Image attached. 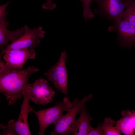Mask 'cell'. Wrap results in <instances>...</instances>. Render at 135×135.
<instances>
[{
  "mask_svg": "<svg viewBox=\"0 0 135 135\" xmlns=\"http://www.w3.org/2000/svg\"><path fill=\"white\" fill-rule=\"evenodd\" d=\"M0 92L8 101L9 105H13L23 96L30 75L39 69L33 66L23 70L10 66L0 56Z\"/></svg>",
  "mask_w": 135,
  "mask_h": 135,
  "instance_id": "cell-1",
  "label": "cell"
},
{
  "mask_svg": "<svg viewBox=\"0 0 135 135\" xmlns=\"http://www.w3.org/2000/svg\"><path fill=\"white\" fill-rule=\"evenodd\" d=\"M72 106L69 98L65 96L62 101L56 102L53 106L38 111L34 110L32 112L36 115L39 122L40 131L38 134L44 135L46 129L58 120L64 111L68 112Z\"/></svg>",
  "mask_w": 135,
  "mask_h": 135,
  "instance_id": "cell-2",
  "label": "cell"
},
{
  "mask_svg": "<svg viewBox=\"0 0 135 135\" xmlns=\"http://www.w3.org/2000/svg\"><path fill=\"white\" fill-rule=\"evenodd\" d=\"M132 0H94L97 8L94 12L115 23L122 20L124 11Z\"/></svg>",
  "mask_w": 135,
  "mask_h": 135,
  "instance_id": "cell-3",
  "label": "cell"
},
{
  "mask_svg": "<svg viewBox=\"0 0 135 135\" xmlns=\"http://www.w3.org/2000/svg\"><path fill=\"white\" fill-rule=\"evenodd\" d=\"M67 56L66 51H62L57 62L44 74L48 80L53 83L57 90L66 94L68 92V74L66 66Z\"/></svg>",
  "mask_w": 135,
  "mask_h": 135,
  "instance_id": "cell-4",
  "label": "cell"
},
{
  "mask_svg": "<svg viewBox=\"0 0 135 135\" xmlns=\"http://www.w3.org/2000/svg\"><path fill=\"white\" fill-rule=\"evenodd\" d=\"M92 97V95L90 94L84 96L80 100L76 98L72 102L73 106L70 110L53 124L54 128L51 132V134L67 135L70 134L71 126L76 120L78 113L82 106Z\"/></svg>",
  "mask_w": 135,
  "mask_h": 135,
  "instance_id": "cell-5",
  "label": "cell"
},
{
  "mask_svg": "<svg viewBox=\"0 0 135 135\" xmlns=\"http://www.w3.org/2000/svg\"><path fill=\"white\" fill-rule=\"evenodd\" d=\"M25 90L30 100L38 105L44 106L53 100L56 93L48 81L41 77L33 83L28 84Z\"/></svg>",
  "mask_w": 135,
  "mask_h": 135,
  "instance_id": "cell-6",
  "label": "cell"
},
{
  "mask_svg": "<svg viewBox=\"0 0 135 135\" xmlns=\"http://www.w3.org/2000/svg\"><path fill=\"white\" fill-rule=\"evenodd\" d=\"M24 33L17 40L6 45L4 49L1 52L0 56L4 55L7 51L12 49L28 48L34 49L40 43V39L43 38L46 32L42 27L39 26L32 29L26 25L24 26Z\"/></svg>",
  "mask_w": 135,
  "mask_h": 135,
  "instance_id": "cell-7",
  "label": "cell"
},
{
  "mask_svg": "<svg viewBox=\"0 0 135 135\" xmlns=\"http://www.w3.org/2000/svg\"><path fill=\"white\" fill-rule=\"evenodd\" d=\"M23 96L24 99L21 106L20 111L18 118L16 121L13 119L10 120L8 124L5 126L1 124V128H9L18 135H31L28 125V119L29 113L32 112L33 109L30 106V100L29 95L25 89L24 91Z\"/></svg>",
  "mask_w": 135,
  "mask_h": 135,
  "instance_id": "cell-8",
  "label": "cell"
},
{
  "mask_svg": "<svg viewBox=\"0 0 135 135\" xmlns=\"http://www.w3.org/2000/svg\"><path fill=\"white\" fill-rule=\"evenodd\" d=\"M108 30L116 32L117 40L122 47L130 48L135 46V25L121 20L109 26Z\"/></svg>",
  "mask_w": 135,
  "mask_h": 135,
  "instance_id": "cell-9",
  "label": "cell"
},
{
  "mask_svg": "<svg viewBox=\"0 0 135 135\" xmlns=\"http://www.w3.org/2000/svg\"><path fill=\"white\" fill-rule=\"evenodd\" d=\"M36 54L34 49L28 48L12 49L6 52L3 58L9 66L22 69L28 60L35 59Z\"/></svg>",
  "mask_w": 135,
  "mask_h": 135,
  "instance_id": "cell-10",
  "label": "cell"
},
{
  "mask_svg": "<svg viewBox=\"0 0 135 135\" xmlns=\"http://www.w3.org/2000/svg\"><path fill=\"white\" fill-rule=\"evenodd\" d=\"M6 9L2 8L0 9V49L1 52L4 50L6 45L9 42L12 43L20 38L24 33V27L10 31L7 28L9 22L6 21L8 12Z\"/></svg>",
  "mask_w": 135,
  "mask_h": 135,
  "instance_id": "cell-11",
  "label": "cell"
},
{
  "mask_svg": "<svg viewBox=\"0 0 135 135\" xmlns=\"http://www.w3.org/2000/svg\"><path fill=\"white\" fill-rule=\"evenodd\" d=\"M80 116L71 126L70 134L73 135H88L92 127L90 124L92 118L89 114L85 105L81 108Z\"/></svg>",
  "mask_w": 135,
  "mask_h": 135,
  "instance_id": "cell-12",
  "label": "cell"
},
{
  "mask_svg": "<svg viewBox=\"0 0 135 135\" xmlns=\"http://www.w3.org/2000/svg\"><path fill=\"white\" fill-rule=\"evenodd\" d=\"M122 117L116 122V125L124 134H134V130L132 126L131 120L135 114V112L127 110L122 112Z\"/></svg>",
  "mask_w": 135,
  "mask_h": 135,
  "instance_id": "cell-13",
  "label": "cell"
},
{
  "mask_svg": "<svg viewBox=\"0 0 135 135\" xmlns=\"http://www.w3.org/2000/svg\"><path fill=\"white\" fill-rule=\"evenodd\" d=\"M115 121L110 118L107 117L104 120V122L101 124V128L104 135H120L121 132L116 125Z\"/></svg>",
  "mask_w": 135,
  "mask_h": 135,
  "instance_id": "cell-14",
  "label": "cell"
},
{
  "mask_svg": "<svg viewBox=\"0 0 135 135\" xmlns=\"http://www.w3.org/2000/svg\"><path fill=\"white\" fill-rule=\"evenodd\" d=\"M121 20L126 21L135 26V0H132L126 8Z\"/></svg>",
  "mask_w": 135,
  "mask_h": 135,
  "instance_id": "cell-15",
  "label": "cell"
},
{
  "mask_svg": "<svg viewBox=\"0 0 135 135\" xmlns=\"http://www.w3.org/2000/svg\"><path fill=\"white\" fill-rule=\"evenodd\" d=\"M82 2L83 8V16L86 22L88 19H92L94 17V14L90 8L92 2L94 0H80Z\"/></svg>",
  "mask_w": 135,
  "mask_h": 135,
  "instance_id": "cell-16",
  "label": "cell"
},
{
  "mask_svg": "<svg viewBox=\"0 0 135 135\" xmlns=\"http://www.w3.org/2000/svg\"><path fill=\"white\" fill-rule=\"evenodd\" d=\"M104 135V132L101 128V124L100 122L96 128H94L92 127L88 135Z\"/></svg>",
  "mask_w": 135,
  "mask_h": 135,
  "instance_id": "cell-17",
  "label": "cell"
},
{
  "mask_svg": "<svg viewBox=\"0 0 135 135\" xmlns=\"http://www.w3.org/2000/svg\"><path fill=\"white\" fill-rule=\"evenodd\" d=\"M53 0H46V2L42 6L44 9L52 10L54 9L56 6V4L52 2Z\"/></svg>",
  "mask_w": 135,
  "mask_h": 135,
  "instance_id": "cell-18",
  "label": "cell"
},
{
  "mask_svg": "<svg viewBox=\"0 0 135 135\" xmlns=\"http://www.w3.org/2000/svg\"><path fill=\"white\" fill-rule=\"evenodd\" d=\"M2 131L0 132V135H17L12 130L7 128H3Z\"/></svg>",
  "mask_w": 135,
  "mask_h": 135,
  "instance_id": "cell-19",
  "label": "cell"
}]
</instances>
